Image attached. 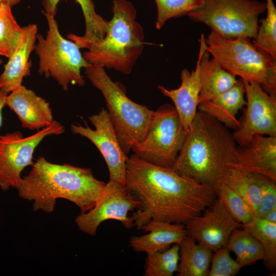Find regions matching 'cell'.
<instances>
[{"label": "cell", "mask_w": 276, "mask_h": 276, "mask_svg": "<svg viewBox=\"0 0 276 276\" xmlns=\"http://www.w3.org/2000/svg\"><path fill=\"white\" fill-rule=\"evenodd\" d=\"M124 185L137 204L130 217L139 230L153 220L185 224L217 197L209 187L134 154L126 162Z\"/></svg>", "instance_id": "obj_1"}, {"label": "cell", "mask_w": 276, "mask_h": 276, "mask_svg": "<svg viewBox=\"0 0 276 276\" xmlns=\"http://www.w3.org/2000/svg\"><path fill=\"white\" fill-rule=\"evenodd\" d=\"M237 144L228 128L197 111L172 169L206 186L216 193L236 169H240Z\"/></svg>", "instance_id": "obj_2"}, {"label": "cell", "mask_w": 276, "mask_h": 276, "mask_svg": "<svg viewBox=\"0 0 276 276\" xmlns=\"http://www.w3.org/2000/svg\"><path fill=\"white\" fill-rule=\"evenodd\" d=\"M105 183L89 168L54 164L40 156L17 190L20 198L33 201L34 211L52 213L57 199L63 198L77 205L82 214L93 208Z\"/></svg>", "instance_id": "obj_3"}, {"label": "cell", "mask_w": 276, "mask_h": 276, "mask_svg": "<svg viewBox=\"0 0 276 276\" xmlns=\"http://www.w3.org/2000/svg\"><path fill=\"white\" fill-rule=\"evenodd\" d=\"M112 12L105 36L101 41H86L73 33L67 37L80 49H87L83 56L89 64L129 74L143 52V29L136 20L134 6L127 0H113Z\"/></svg>", "instance_id": "obj_4"}, {"label": "cell", "mask_w": 276, "mask_h": 276, "mask_svg": "<svg viewBox=\"0 0 276 276\" xmlns=\"http://www.w3.org/2000/svg\"><path fill=\"white\" fill-rule=\"evenodd\" d=\"M206 51L221 66L245 82L260 84L276 98V59L249 38L227 39L211 31L205 38Z\"/></svg>", "instance_id": "obj_5"}, {"label": "cell", "mask_w": 276, "mask_h": 276, "mask_svg": "<svg viewBox=\"0 0 276 276\" xmlns=\"http://www.w3.org/2000/svg\"><path fill=\"white\" fill-rule=\"evenodd\" d=\"M84 73L103 96L122 149L127 155L145 138L154 111L130 100L122 85L113 82L103 66L90 64Z\"/></svg>", "instance_id": "obj_6"}, {"label": "cell", "mask_w": 276, "mask_h": 276, "mask_svg": "<svg viewBox=\"0 0 276 276\" xmlns=\"http://www.w3.org/2000/svg\"><path fill=\"white\" fill-rule=\"evenodd\" d=\"M48 26L43 37L37 34L34 50L39 59L38 72L52 78L64 90L72 84L82 86L85 80L81 72L90 65L79 47L60 34L55 16L44 14Z\"/></svg>", "instance_id": "obj_7"}, {"label": "cell", "mask_w": 276, "mask_h": 276, "mask_svg": "<svg viewBox=\"0 0 276 276\" xmlns=\"http://www.w3.org/2000/svg\"><path fill=\"white\" fill-rule=\"evenodd\" d=\"M266 11V2L258 0H203L202 6L188 16L223 37L254 39L259 27V17Z\"/></svg>", "instance_id": "obj_8"}, {"label": "cell", "mask_w": 276, "mask_h": 276, "mask_svg": "<svg viewBox=\"0 0 276 276\" xmlns=\"http://www.w3.org/2000/svg\"><path fill=\"white\" fill-rule=\"evenodd\" d=\"M187 133L174 106L165 104L154 111L145 138L131 151L145 161L172 168Z\"/></svg>", "instance_id": "obj_9"}, {"label": "cell", "mask_w": 276, "mask_h": 276, "mask_svg": "<svg viewBox=\"0 0 276 276\" xmlns=\"http://www.w3.org/2000/svg\"><path fill=\"white\" fill-rule=\"evenodd\" d=\"M64 130L60 122L54 120L49 126L27 137L18 131L0 134V188L3 191L17 189L22 179L21 172L33 164L36 148L45 137L61 134Z\"/></svg>", "instance_id": "obj_10"}, {"label": "cell", "mask_w": 276, "mask_h": 276, "mask_svg": "<svg viewBox=\"0 0 276 276\" xmlns=\"http://www.w3.org/2000/svg\"><path fill=\"white\" fill-rule=\"evenodd\" d=\"M137 208L125 185L109 180L103 187L95 204L88 211L76 217L75 222L79 229L94 236L99 225L108 220L120 222L127 229L135 226L128 215Z\"/></svg>", "instance_id": "obj_11"}, {"label": "cell", "mask_w": 276, "mask_h": 276, "mask_svg": "<svg viewBox=\"0 0 276 276\" xmlns=\"http://www.w3.org/2000/svg\"><path fill=\"white\" fill-rule=\"evenodd\" d=\"M244 82L246 108L239 126L232 133L238 146H245L257 134L276 136V98L255 82Z\"/></svg>", "instance_id": "obj_12"}, {"label": "cell", "mask_w": 276, "mask_h": 276, "mask_svg": "<svg viewBox=\"0 0 276 276\" xmlns=\"http://www.w3.org/2000/svg\"><path fill=\"white\" fill-rule=\"evenodd\" d=\"M94 126L93 129L86 124H73L72 132L91 141L103 156L108 169L109 180L124 185L126 162L128 158L122 150L113 124L106 109L102 108L98 113L89 117Z\"/></svg>", "instance_id": "obj_13"}, {"label": "cell", "mask_w": 276, "mask_h": 276, "mask_svg": "<svg viewBox=\"0 0 276 276\" xmlns=\"http://www.w3.org/2000/svg\"><path fill=\"white\" fill-rule=\"evenodd\" d=\"M185 225L189 236L212 251L225 247L232 232L242 227L217 197L203 214L192 218Z\"/></svg>", "instance_id": "obj_14"}, {"label": "cell", "mask_w": 276, "mask_h": 276, "mask_svg": "<svg viewBox=\"0 0 276 276\" xmlns=\"http://www.w3.org/2000/svg\"><path fill=\"white\" fill-rule=\"evenodd\" d=\"M204 35H201L198 60L194 70L183 69L180 74L181 83L176 89H168L163 85L158 88L162 94L171 99L180 122L188 132L195 119L198 105L200 89V61L206 51Z\"/></svg>", "instance_id": "obj_15"}, {"label": "cell", "mask_w": 276, "mask_h": 276, "mask_svg": "<svg viewBox=\"0 0 276 276\" xmlns=\"http://www.w3.org/2000/svg\"><path fill=\"white\" fill-rule=\"evenodd\" d=\"M5 105L15 113L25 129L38 131L54 120L49 103L22 84L7 95Z\"/></svg>", "instance_id": "obj_16"}, {"label": "cell", "mask_w": 276, "mask_h": 276, "mask_svg": "<svg viewBox=\"0 0 276 276\" xmlns=\"http://www.w3.org/2000/svg\"><path fill=\"white\" fill-rule=\"evenodd\" d=\"M37 26L30 24L22 27L16 45L0 75V90L8 94L22 84L23 79L30 75L29 57L34 50Z\"/></svg>", "instance_id": "obj_17"}, {"label": "cell", "mask_w": 276, "mask_h": 276, "mask_svg": "<svg viewBox=\"0 0 276 276\" xmlns=\"http://www.w3.org/2000/svg\"><path fill=\"white\" fill-rule=\"evenodd\" d=\"M240 169L276 181V136L257 134L248 144L237 146Z\"/></svg>", "instance_id": "obj_18"}, {"label": "cell", "mask_w": 276, "mask_h": 276, "mask_svg": "<svg viewBox=\"0 0 276 276\" xmlns=\"http://www.w3.org/2000/svg\"><path fill=\"white\" fill-rule=\"evenodd\" d=\"M140 229L148 233L132 237L129 245L134 250L145 252L147 255L163 251L171 245L179 244L188 235L183 224L162 221H151Z\"/></svg>", "instance_id": "obj_19"}, {"label": "cell", "mask_w": 276, "mask_h": 276, "mask_svg": "<svg viewBox=\"0 0 276 276\" xmlns=\"http://www.w3.org/2000/svg\"><path fill=\"white\" fill-rule=\"evenodd\" d=\"M244 81L241 78L227 90L198 105L199 111L214 118L228 128L239 126L237 115L246 105Z\"/></svg>", "instance_id": "obj_20"}, {"label": "cell", "mask_w": 276, "mask_h": 276, "mask_svg": "<svg viewBox=\"0 0 276 276\" xmlns=\"http://www.w3.org/2000/svg\"><path fill=\"white\" fill-rule=\"evenodd\" d=\"M200 89L198 105L227 90L236 83V77L223 68L205 51L200 61Z\"/></svg>", "instance_id": "obj_21"}, {"label": "cell", "mask_w": 276, "mask_h": 276, "mask_svg": "<svg viewBox=\"0 0 276 276\" xmlns=\"http://www.w3.org/2000/svg\"><path fill=\"white\" fill-rule=\"evenodd\" d=\"M179 276H208L212 251L188 235L179 244Z\"/></svg>", "instance_id": "obj_22"}, {"label": "cell", "mask_w": 276, "mask_h": 276, "mask_svg": "<svg viewBox=\"0 0 276 276\" xmlns=\"http://www.w3.org/2000/svg\"><path fill=\"white\" fill-rule=\"evenodd\" d=\"M60 1L43 0V14L55 16ZM76 1L82 9L85 20V33L82 38L90 42L101 41L105 36L108 21L97 14L92 0Z\"/></svg>", "instance_id": "obj_23"}, {"label": "cell", "mask_w": 276, "mask_h": 276, "mask_svg": "<svg viewBox=\"0 0 276 276\" xmlns=\"http://www.w3.org/2000/svg\"><path fill=\"white\" fill-rule=\"evenodd\" d=\"M242 227L260 243L264 250V261L266 266L270 270H274L276 267V223L254 217L250 222L243 225Z\"/></svg>", "instance_id": "obj_24"}, {"label": "cell", "mask_w": 276, "mask_h": 276, "mask_svg": "<svg viewBox=\"0 0 276 276\" xmlns=\"http://www.w3.org/2000/svg\"><path fill=\"white\" fill-rule=\"evenodd\" d=\"M225 183L245 201L256 216L261 202V190L252 173L236 169Z\"/></svg>", "instance_id": "obj_25"}, {"label": "cell", "mask_w": 276, "mask_h": 276, "mask_svg": "<svg viewBox=\"0 0 276 276\" xmlns=\"http://www.w3.org/2000/svg\"><path fill=\"white\" fill-rule=\"evenodd\" d=\"M179 261V246L172 245L168 248L148 255L145 276H172L177 271Z\"/></svg>", "instance_id": "obj_26"}, {"label": "cell", "mask_w": 276, "mask_h": 276, "mask_svg": "<svg viewBox=\"0 0 276 276\" xmlns=\"http://www.w3.org/2000/svg\"><path fill=\"white\" fill-rule=\"evenodd\" d=\"M11 7L7 4L0 5V55L8 58L16 45L22 28L14 17Z\"/></svg>", "instance_id": "obj_27"}, {"label": "cell", "mask_w": 276, "mask_h": 276, "mask_svg": "<svg viewBox=\"0 0 276 276\" xmlns=\"http://www.w3.org/2000/svg\"><path fill=\"white\" fill-rule=\"evenodd\" d=\"M266 17L261 23L252 42L276 59V9L273 0H266Z\"/></svg>", "instance_id": "obj_28"}, {"label": "cell", "mask_w": 276, "mask_h": 276, "mask_svg": "<svg viewBox=\"0 0 276 276\" xmlns=\"http://www.w3.org/2000/svg\"><path fill=\"white\" fill-rule=\"evenodd\" d=\"M157 15L155 27L160 29L170 18L186 15L201 7L203 0H155Z\"/></svg>", "instance_id": "obj_29"}, {"label": "cell", "mask_w": 276, "mask_h": 276, "mask_svg": "<svg viewBox=\"0 0 276 276\" xmlns=\"http://www.w3.org/2000/svg\"><path fill=\"white\" fill-rule=\"evenodd\" d=\"M216 195L222 201L232 216L242 225L250 222L255 217L249 205L226 184L221 185L216 191Z\"/></svg>", "instance_id": "obj_30"}, {"label": "cell", "mask_w": 276, "mask_h": 276, "mask_svg": "<svg viewBox=\"0 0 276 276\" xmlns=\"http://www.w3.org/2000/svg\"><path fill=\"white\" fill-rule=\"evenodd\" d=\"M225 247L219 248L213 254L208 276H234L242 267L229 254Z\"/></svg>", "instance_id": "obj_31"}, {"label": "cell", "mask_w": 276, "mask_h": 276, "mask_svg": "<svg viewBox=\"0 0 276 276\" xmlns=\"http://www.w3.org/2000/svg\"><path fill=\"white\" fill-rule=\"evenodd\" d=\"M252 173L261 190V202L255 217L263 218L276 208V181L262 174Z\"/></svg>", "instance_id": "obj_32"}, {"label": "cell", "mask_w": 276, "mask_h": 276, "mask_svg": "<svg viewBox=\"0 0 276 276\" xmlns=\"http://www.w3.org/2000/svg\"><path fill=\"white\" fill-rule=\"evenodd\" d=\"M247 233L242 228L235 229L230 235L225 247L233 252L236 260L243 267L247 241Z\"/></svg>", "instance_id": "obj_33"}, {"label": "cell", "mask_w": 276, "mask_h": 276, "mask_svg": "<svg viewBox=\"0 0 276 276\" xmlns=\"http://www.w3.org/2000/svg\"><path fill=\"white\" fill-rule=\"evenodd\" d=\"M264 252L262 246L256 239L248 234L243 267L252 264L259 260H264Z\"/></svg>", "instance_id": "obj_34"}, {"label": "cell", "mask_w": 276, "mask_h": 276, "mask_svg": "<svg viewBox=\"0 0 276 276\" xmlns=\"http://www.w3.org/2000/svg\"><path fill=\"white\" fill-rule=\"evenodd\" d=\"M8 94L0 90V128L3 124V109L5 105L6 98Z\"/></svg>", "instance_id": "obj_35"}, {"label": "cell", "mask_w": 276, "mask_h": 276, "mask_svg": "<svg viewBox=\"0 0 276 276\" xmlns=\"http://www.w3.org/2000/svg\"><path fill=\"white\" fill-rule=\"evenodd\" d=\"M262 218L270 222L276 223V208L270 211Z\"/></svg>", "instance_id": "obj_36"}, {"label": "cell", "mask_w": 276, "mask_h": 276, "mask_svg": "<svg viewBox=\"0 0 276 276\" xmlns=\"http://www.w3.org/2000/svg\"><path fill=\"white\" fill-rule=\"evenodd\" d=\"M21 0H0V5L2 4H7L11 7L18 4Z\"/></svg>", "instance_id": "obj_37"}, {"label": "cell", "mask_w": 276, "mask_h": 276, "mask_svg": "<svg viewBox=\"0 0 276 276\" xmlns=\"http://www.w3.org/2000/svg\"><path fill=\"white\" fill-rule=\"evenodd\" d=\"M3 63V61L2 60H1V59H0V65Z\"/></svg>", "instance_id": "obj_38"}]
</instances>
